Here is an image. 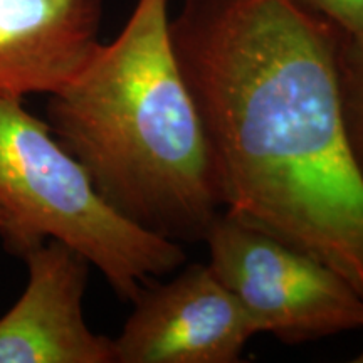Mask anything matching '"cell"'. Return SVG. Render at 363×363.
Masks as SVG:
<instances>
[{
  "instance_id": "obj_4",
  "label": "cell",
  "mask_w": 363,
  "mask_h": 363,
  "mask_svg": "<svg viewBox=\"0 0 363 363\" xmlns=\"http://www.w3.org/2000/svg\"><path fill=\"white\" fill-rule=\"evenodd\" d=\"M203 242L212 269L246 308L257 333L288 345L363 330V296L305 249L222 212Z\"/></svg>"
},
{
  "instance_id": "obj_5",
  "label": "cell",
  "mask_w": 363,
  "mask_h": 363,
  "mask_svg": "<svg viewBox=\"0 0 363 363\" xmlns=\"http://www.w3.org/2000/svg\"><path fill=\"white\" fill-rule=\"evenodd\" d=\"M113 338L116 363H235L257 333L252 318L211 264L152 279Z\"/></svg>"
},
{
  "instance_id": "obj_12",
  "label": "cell",
  "mask_w": 363,
  "mask_h": 363,
  "mask_svg": "<svg viewBox=\"0 0 363 363\" xmlns=\"http://www.w3.org/2000/svg\"><path fill=\"white\" fill-rule=\"evenodd\" d=\"M355 362H360V363H363V350H362L360 355H358V357L355 358Z\"/></svg>"
},
{
  "instance_id": "obj_9",
  "label": "cell",
  "mask_w": 363,
  "mask_h": 363,
  "mask_svg": "<svg viewBox=\"0 0 363 363\" xmlns=\"http://www.w3.org/2000/svg\"><path fill=\"white\" fill-rule=\"evenodd\" d=\"M308 9L338 26L348 38L363 34V0H301Z\"/></svg>"
},
{
  "instance_id": "obj_3",
  "label": "cell",
  "mask_w": 363,
  "mask_h": 363,
  "mask_svg": "<svg viewBox=\"0 0 363 363\" xmlns=\"http://www.w3.org/2000/svg\"><path fill=\"white\" fill-rule=\"evenodd\" d=\"M2 242L22 257L48 239L61 240L98 267L116 296L131 303L148 281L185 262L180 244L115 211L84 167L57 142L24 99L0 96Z\"/></svg>"
},
{
  "instance_id": "obj_8",
  "label": "cell",
  "mask_w": 363,
  "mask_h": 363,
  "mask_svg": "<svg viewBox=\"0 0 363 363\" xmlns=\"http://www.w3.org/2000/svg\"><path fill=\"white\" fill-rule=\"evenodd\" d=\"M340 99L348 145L363 179V57L348 52L345 44L340 59Z\"/></svg>"
},
{
  "instance_id": "obj_1",
  "label": "cell",
  "mask_w": 363,
  "mask_h": 363,
  "mask_svg": "<svg viewBox=\"0 0 363 363\" xmlns=\"http://www.w3.org/2000/svg\"><path fill=\"white\" fill-rule=\"evenodd\" d=\"M170 30L224 212L305 249L363 296V179L340 99L347 34L301 0H184Z\"/></svg>"
},
{
  "instance_id": "obj_2",
  "label": "cell",
  "mask_w": 363,
  "mask_h": 363,
  "mask_svg": "<svg viewBox=\"0 0 363 363\" xmlns=\"http://www.w3.org/2000/svg\"><path fill=\"white\" fill-rule=\"evenodd\" d=\"M170 21L169 0H136L121 33L49 96L45 121L115 211L162 238L195 242L224 203Z\"/></svg>"
},
{
  "instance_id": "obj_7",
  "label": "cell",
  "mask_w": 363,
  "mask_h": 363,
  "mask_svg": "<svg viewBox=\"0 0 363 363\" xmlns=\"http://www.w3.org/2000/svg\"><path fill=\"white\" fill-rule=\"evenodd\" d=\"M103 0H0V96L57 93L101 44Z\"/></svg>"
},
{
  "instance_id": "obj_6",
  "label": "cell",
  "mask_w": 363,
  "mask_h": 363,
  "mask_svg": "<svg viewBox=\"0 0 363 363\" xmlns=\"http://www.w3.org/2000/svg\"><path fill=\"white\" fill-rule=\"evenodd\" d=\"M22 259L27 284L0 316V363H116L113 338L86 323L91 264L83 254L48 239Z\"/></svg>"
},
{
  "instance_id": "obj_11",
  "label": "cell",
  "mask_w": 363,
  "mask_h": 363,
  "mask_svg": "<svg viewBox=\"0 0 363 363\" xmlns=\"http://www.w3.org/2000/svg\"><path fill=\"white\" fill-rule=\"evenodd\" d=\"M6 224H7L6 214H4V211H2V208H0V238H2L4 230H6Z\"/></svg>"
},
{
  "instance_id": "obj_10",
  "label": "cell",
  "mask_w": 363,
  "mask_h": 363,
  "mask_svg": "<svg viewBox=\"0 0 363 363\" xmlns=\"http://www.w3.org/2000/svg\"><path fill=\"white\" fill-rule=\"evenodd\" d=\"M347 51L353 54V56L357 57H363V34L357 35V38H348L347 35Z\"/></svg>"
}]
</instances>
